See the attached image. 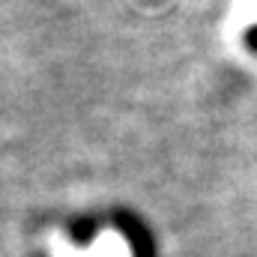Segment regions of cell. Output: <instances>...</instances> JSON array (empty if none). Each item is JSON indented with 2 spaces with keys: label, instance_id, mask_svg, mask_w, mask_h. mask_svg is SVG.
I'll use <instances>...</instances> for the list:
<instances>
[{
  "label": "cell",
  "instance_id": "obj_1",
  "mask_svg": "<svg viewBox=\"0 0 257 257\" xmlns=\"http://www.w3.org/2000/svg\"><path fill=\"white\" fill-rule=\"evenodd\" d=\"M248 42H251V48H254V51H257V27H254V30H251V36H248Z\"/></svg>",
  "mask_w": 257,
  "mask_h": 257
}]
</instances>
